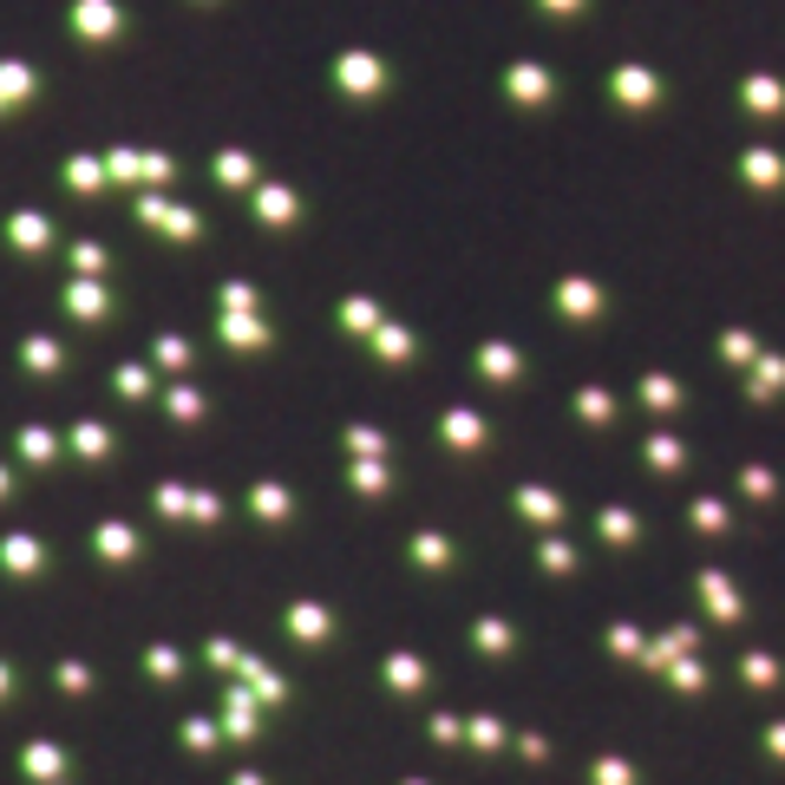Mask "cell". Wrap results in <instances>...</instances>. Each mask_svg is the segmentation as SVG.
<instances>
[{
    "instance_id": "1",
    "label": "cell",
    "mask_w": 785,
    "mask_h": 785,
    "mask_svg": "<svg viewBox=\"0 0 785 785\" xmlns=\"http://www.w3.org/2000/svg\"><path fill=\"white\" fill-rule=\"evenodd\" d=\"M72 27H79V40H112L118 33V7L112 0H79L72 7Z\"/></svg>"
},
{
    "instance_id": "2",
    "label": "cell",
    "mask_w": 785,
    "mask_h": 785,
    "mask_svg": "<svg viewBox=\"0 0 785 785\" xmlns=\"http://www.w3.org/2000/svg\"><path fill=\"white\" fill-rule=\"evenodd\" d=\"M27 92H33V72H27V66H0V112L20 105Z\"/></svg>"
},
{
    "instance_id": "3",
    "label": "cell",
    "mask_w": 785,
    "mask_h": 785,
    "mask_svg": "<svg viewBox=\"0 0 785 785\" xmlns=\"http://www.w3.org/2000/svg\"><path fill=\"white\" fill-rule=\"evenodd\" d=\"M66 177H72V184H79V190H92V184H99V177H105V171H99V164H85V157H79V164H72Z\"/></svg>"
}]
</instances>
